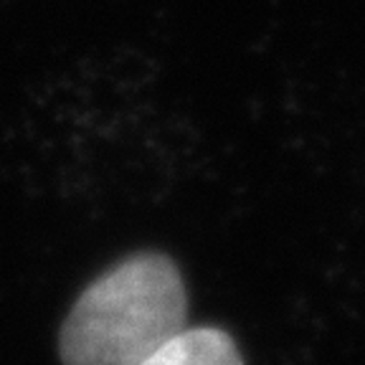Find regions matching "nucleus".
I'll use <instances>...</instances> for the list:
<instances>
[{
    "mask_svg": "<svg viewBox=\"0 0 365 365\" xmlns=\"http://www.w3.org/2000/svg\"><path fill=\"white\" fill-rule=\"evenodd\" d=\"M185 284L163 254H135L86 287L58 337L63 365H140L185 327Z\"/></svg>",
    "mask_w": 365,
    "mask_h": 365,
    "instance_id": "obj_1",
    "label": "nucleus"
},
{
    "mask_svg": "<svg viewBox=\"0 0 365 365\" xmlns=\"http://www.w3.org/2000/svg\"><path fill=\"white\" fill-rule=\"evenodd\" d=\"M140 365H244L231 335L216 327H182Z\"/></svg>",
    "mask_w": 365,
    "mask_h": 365,
    "instance_id": "obj_2",
    "label": "nucleus"
}]
</instances>
